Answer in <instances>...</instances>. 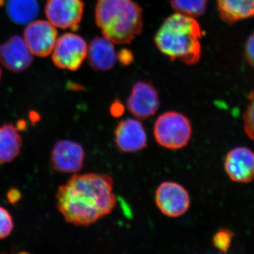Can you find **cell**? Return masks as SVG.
Instances as JSON below:
<instances>
[{
  "label": "cell",
  "instance_id": "1",
  "mask_svg": "<svg viewBox=\"0 0 254 254\" xmlns=\"http://www.w3.org/2000/svg\"><path fill=\"white\" fill-rule=\"evenodd\" d=\"M116 205L113 179L107 174H73L56 193L58 211L75 226L93 225L111 213Z\"/></svg>",
  "mask_w": 254,
  "mask_h": 254
},
{
  "label": "cell",
  "instance_id": "2",
  "mask_svg": "<svg viewBox=\"0 0 254 254\" xmlns=\"http://www.w3.org/2000/svg\"><path fill=\"white\" fill-rule=\"evenodd\" d=\"M199 23L191 16L177 14L164 20L155 36L158 49L170 60L195 64L201 58Z\"/></svg>",
  "mask_w": 254,
  "mask_h": 254
},
{
  "label": "cell",
  "instance_id": "3",
  "mask_svg": "<svg viewBox=\"0 0 254 254\" xmlns=\"http://www.w3.org/2000/svg\"><path fill=\"white\" fill-rule=\"evenodd\" d=\"M95 22L115 44H128L143 29V11L133 0H98Z\"/></svg>",
  "mask_w": 254,
  "mask_h": 254
},
{
  "label": "cell",
  "instance_id": "4",
  "mask_svg": "<svg viewBox=\"0 0 254 254\" xmlns=\"http://www.w3.org/2000/svg\"><path fill=\"white\" fill-rule=\"evenodd\" d=\"M193 128L190 120L184 114L175 111L165 112L157 118L153 134L160 146L170 150L186 147L191 138Z\"/></svg>",
  "mask_w": 254,
  "mask_h": 254
},
{
  "label": "cell",
  "instance_id": "5",
  "mask_svg": "<svg viewBox=\"0 0 254 254\" xmlns=\"http://www.w3.org/2000/svg\"><path fill=\"white\" fill-rule=\"evenodd\" d=\"M88 47L81 36L72 33H64L58 38L52 59L58 68L76 71L86 59Z\"/></svg>",
  "mask_w": 254,
  "mask_h": 254
},
{
  "label": "cell",
  "instance_id": "6",
  "mask_svg": "<svg viewBox=\"0 0 254 254\" xmlns=\"http://www.w3.org/2000/svg\"><path fill=\"white\" fill-rule=\"evenodd\" d=\"M155 202L160 211L169 218H180L190 208L188 190L175 182H164L155 190Z\"/></svg>",
  "mask_w": 254,
  "mask_h": 254
},
{
  "label": "cell",
  "instance_id": "7",
  "mask_svg": "<svg viewBox=\"0 0 254 254\" xmlns=\"http://www.w3.org/2000/svg\"><path fill=\"white\" fill-rule=\"evenodd\" d=\"M84 148L78 142L63 139L57 141L50 153V163L55 171L76 174L84 165Z\"/></svg>",
  "mask_w": 254,
  "mask_h": 254
},
{
  "label": "cell",
  "instance_id": "8",
  "mask_svg": "<svg viewBox=\"0 0 254 254\" xmlns=\"http://www.w3.org/2000/svg\"><path fill=\"white\" fill-rule=\"evenodd\" d=\"M84 4L82 0H47L45 13L53 26L62 29L76 31L83 17Z\"/></svg>",
  "mask_w": 254,
  "mask_h": 254
},
{
  "label": "cell",
  "instance_id": "9",
  "mask_svg": "<svg viewBox=\"0 0 254 254\" xmlns=\"http://www.w3.org/2000/svg\"><path fill=\"white\" fill-rule=\"evenodd\" d=\"M160 106V97L150 82L138 81L133 85L127 101L128 111L139 120L151 118Z\"/></svg>",
  "mask_w": 254,
  "mask_h": 254
},
{
  "label": "cell",
  "instance_id": "10",
  "mask_svg": "<svg viewBox=\"0 0 254 254\" xmlns=\"http://www.w3.org/2000/svg\"><path fill=\"white\" fill-rule=\"evenodd\" d=\"M23 39L32 54L49 56L58 41V31L50 21L37 20L28 23L23 32Z\"/></svg>",
  "mask_w": 254,
  "mask_h": 254
},
{
  "label": "cell",
  "instance_id": "11",
  "mask_svg": "<svg viewBox=\"0 0 254 254\" xmlns=\"http://www.w3.org/2000/svg\"><path fill=\"white\" fill-rule=\"evenodd\" d=\"M115 143L123 153H137L148 145V136L143 125L138 119L121 120L114 131Z\"/></svg>",
  "mask_w": 254,
  "mask_h": 254
},
{
  "label": "cell",
  "instance_id": "12",
  "mask_svg": "<svg viewBox=\"0 0 254 254\" xmlns=\"http://www.w3.org/2000/svg\"><path fill=\"white\" fill-rule=\"evenodd\" d=\"M225 170L232 181L247 184L254 180V152L246 147H237L227 153Z\"/></svg>",
  "mask_w": 254,
  "mask_h": 254
},
{
  "label": "cell",
  "instance_id": "13",
  "mask_svg": "<svg viewBox=\"0 0 254 254\" xmlns=\"http://www.w3.org/2000/svg\"><path fill=\"white\" fill-rule=\"evenodd\" d=\"M33 55L23 38L19 36L11 37L0 45V62L13 72H22L27 69L33 63Z\"/></svg>",
  "mask_w": 254,
  "mask_h": 254
},
{
  "label": "cell",
  "instance_id": "14",
  "mask_svg": "<svg viewBox=\"0 0 254 254\" xmlns=\"http://www.w3.org/2000/svg\"><path fill=\"white\" fill-rule=\"evenodd\" d=\"M88 63L95 71L111 69L116 64L118 55L113 42L105 37H95L88 47Z\"/></svg>",
  "mask_w": 254,
  "mask_h": 254
},
{
  "label": "cell",
  "instance_id": "15",
  "mask_svg": "<svg viewBox=\"0 0 254 254\" xmlns=\"http://www.w3.org/2000/svg\"><path fill=\"white\" fill-rule=\"evenodd\" d=\"M22 138L17 127L12 124L0 126V165L14 161L20 155Z\"/></svg>",
  "mask_w": 254,
  "mask_h": 254
},
{
  "label": "cell",
  "instance_id": "16",
  "mask_svg": "<svg viewBox=\"0 0 254 254\" xmlns=\"http://www.w3.org/2000/svg\"><path fill=\"white\" fill-rule=\"evenodd\" d=\"M220 18L234 23L254 16V0H217Z\"/></svg>",
  "mask_w": 254,
  "mask_h": 254
},
{
  "label": "cell",
  "instance_id": "17",
  "mask_svg": "<svg viewBox=\"0 0 254 254\" xmlns=\"http://www.w3.org/2000/svg\"><path fill=\"white\" fill-rule=\"evenodd\" d=\"M8 15L18 24H28L34 21L39 13L37 0H9L6 6Z\"/></svg>",
  "mask_w": 254,
  "mask_h": 254
},
{
  "label": "cell",
  "instance_id": "18",
  "mask_svg": "<svg viewBox=\"0 0 254 254\" xmlns=\"http://www.w3.org/2000/svg\"><path fill=\"white\" fill-rule=\"evenodd\" d=\"M208 0H170L172 7L180 14L199 17L206 11Z\"/></svg>",
  "mask_w": 254,
  "mask_h": 254
},
{
  "label": "cell",
  "instance_id": "19",
  "mask_svg": "<svg viewBox=\"0 0 254 254\" xmlns=\"http://www.w3.org/2000/svg\"><path fill=\"white\" fill-rule=\"evenodd\" d=\"M233 234L226 228H221L215 232L213 238V244L215 248L220 252L227 253L231 247Z\"/></svg>",
  "mask_w": 254,
  "mask_h": 254
},
{
  "label": "cell",
  "instance_id": "20",
  "mask_svg": "<svg viewBox=\"0 0 254 254\" xmlns=\"http://www.w3.org/2000/svg\"><path fill=\"white\" fill-rule=\"evenodd\" d=\"M250 103L243 115L244 127L247 136L254 141V91L248 96Z\"/></svg>",
  "mask_w": 254,
  "mask_h": 254
},
{
  "label": "cell",
  "instance_id": "21",
  "mask_svg": "<svg viewBox=\"0 0 254 254\" xmlns=\"http://www.w3.org/2000/svg\"><path fill=\"white\" fill-rule=\"evenodd\" d=\"M14 227V220L11 214L0 205V240L9 237Z\"/></svg>",
  "mask_w": 254,
  "mask_h": 254
},
{
  "label": "cell",
  "instance_id": "22",
  "mask_svg": "<svg viewBox=\"0 0 254 254\" xmlns=\"http://www.w3.org/2000/svg\"><path fill=\"white\" fill-rule=\"evenodd\" d=\"M245 56L247 63L254 68V33L249 37L246 43Z\"/></svg>",
  "mask_w": 254,
  "mask_h": 254
},
{
  "label": "cell",
  "instance_id": "23",
  "mask_svg": "<svg viewBox=\"0 0 254 254\" xmlns=\"http://www.w3.org/2000/svg\"><path fill=\"white\" fill-rule=\"evenodd\" d=\"M118 58L119 61L123 65H128L133 60V55L130 50L123 49L118 53Z\"/></svg>",
  "mask_w": 254,
  "mask_h": 254
},
{
  "label": "cell",
  "instance_id": "24",
  "mask_svg": "<svg viewBox=\"0 0 254 254\" xmlns=\"http://www.w3.org/2000/svg\"><path fill=\"white\" fill-rule=\"evenodd\" d=\"M125 112V107L120 101H115L110 107V114L114 118H120Z\"/></svg>",
  "mask_w": 254,
  "mask_h": 254
},
{
  "label": "cell",
  "instance_id": "25",
  "mask_svg": "<svg viewBox=\"0 0 254 254\" xmlns=\"http://www.w3.org/2000/svg\"><path fill=\"white\" fill-rule=\"evenodd\" d=\"M6 198L11 204H15L21 198V193L16 189H11L6 193Z\"/></svg>",
  "mask_w": 254,
  "mask_h": 254
},
{
  "label": "cell",
  "instance_id": "26",
  "mask_svg": "<svg viewBox=\"0 0 254 254\" xmlns=\"http://www.w3.org/2000/svg\"><path fill=\"white\" fill-rule=\"evenodd\" d=\"M4 4V0H0V6Z\"/></svg>",
  "mask_w": 254,
  "mask_h": 254
},
{
  "label": "cell",
  "instance_id": "27",
  "mask_svg": "<svg viewBox=\"0 0 254 254\" xmlns=\"http://www.w3.org/2000/svg\"><path fill=\"white\" fill-rule=\"evenodd\" d=\"M1 68H0V79H1Z\"/></svg>",
  "mask_w": 254,
  "mask_h": 254
}]
</instances>
